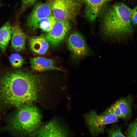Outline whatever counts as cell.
Returning <instances> with one entry per match:
<instances>
[{"mask_svg":"<svg viewBox=\"0 0 137 137\" xmlns=\"http://www.w3.org/2000/svg\"><path fill=\"white\" fill-rule=\"evenodd\" d=\"M131 20L132 25L137 26V5L131 9Z\"/></svg>","mask_w":137,"mask_h":137,"instance_id":"ffe728a7","label":"cell"},{"mask_svg":"<svg viewBox=\"0 0 137 137\" xmlns=\"http://www.w3.org/2000/svg\"><path fill=\"white\" fill-rule=\"evenodd\" d=\"M48 85L46 78L28 70L7 72L0 78V112L40 102Z\"/></svg>","mask_w":137,"mask_h":137,"instance_id":"6da1fadb","label":"cell"},{"mask_svg":"<svg viewBox=\"0 0 137 137\" xmlns=\"http://www.w3.org/2000/svg\"><path fill=\"white\" fill-rule=\"evenodd\" d=\"M131 9L123 3L109 6L106 5L100 14L105 35L121 43L131 40L134 33L131 20Z\"/></svg>","mask_w":137,"mask_h":137,"instance_id":"7a4b0ae2","label":"cell"},{"mask_svg":"<svg viewBox=\"0 0 137 137\" xmlns=\"http://www.w3.org/2000/svg\"><path fill=\"white\" fill-rule=\"evenodd\" d=\"M29 43L31 50L40 55L45 53L49 47L48 41L42 36L31 38Z\"/></svg>","mask_w":137,"mask_h":137,"instance_id":"4fadbf2b","label":"cell"},{"mask_svg":"<svg viewBox=\"0 0 137 137\" xmlns=\"http://www.w3.org/2000/svg\"><path fill=\"white\" fill-rule=\"evenodd\" d=\"M67 43V48L74 61H78L90 53V49L83 36L78 31H74L70 34Z\"/></svg>","mask_w":137,"mask_h":137,"instance_id":"8992f818","label":"cell"},{"mask_svg":"<svg viewBox=\"0 0 137 137\" xmlns=\"http://www.w3.org/2000/svg\"><path fill=\"white\" fill-rule=\"evenodd\" d=\"M126 133L129 137H137V116L133 122L128 124Z\"/></svg>","mask_w":137,"mask_h":137,"instance_id":"d6986e66","label":"cell"},{"mask_svg":"<svg viewBox=\"0 0 137 137\" xmlns=\"http://www.w3.org/2000/svg\"><path fill=\"white\" fill-rule=\"evenodd\" d=\"M82 0L85 5V16L90 21L93 22L107 3L116 0Z\"/></svg>","mask_w":137,"mask_h":137,"instance_id":"30bf717a","label":"cell"},{"mask_svg":"<svg viewBox=\"0 0 137 137\" xmlns=\"http://www.w3.org/2000/svg\"><path fill=\"white\" fill-rule=\"evenodd\" d=\"M9 60L11 66L14 68L21 67L24 62V59L22 57L17 53H13L11 55Z\"/></svg>","mask_w":137,"mask_h":137,"instance_id":"e0dca14e","label":"cell"},{"mask_svg":"<svg viewBox=\"0 0 137 137\" xmlns=\"http://www.w3.org/2000/svg\"><path fill=\"white\" fill-rule=\"evenodd\" d=\"M35 137H69L64 126L54 119L41 125Z\"/></svg>","mask_w":137,"mask_h":137,"instance_id":"ba28073f","label":"cell"},{"mask_svg":"<svg viewBox=\"0 0 137 137\" xmlns=\"http://www.w3.org/2000/svg\"><path fill=\"white\" fill-rule=\"evenodd\" d=\"M72 26L70 22L57 20L50 31L44 37L52 46L56 47L64 39Z\"/></svg>","mask_w":137,"mask_h":137,"instance_id":"52a82bcc","label":"cell"},{"mask_svg":"<svg viewBox=\"0 0 137 137\" xmlns=\"http://www.w3.org/2000/svg\"><path fill=\"white\" fill-rule=\"evenodd\" d=\"M109 137H129L124 135L121 128L118 126L113 125L107 130Z\"/></svg>","mask_w":137,"mask_h":137,"instance_id":"ac0fdd59","label":"cell"},{"mask_svg":"<svg viewBox=\"0 0 137 137\" xmlns=\"http://www.w3.org/2000/svg\"><path fill=\"white\" fill-rule=\"evenodd\" d=\"M0 130L15 137H35L40 126L42 115L33 105L17 109Z\"/></svg>","mask_w":137,"mask_h":137,"instance_id":"3957f363","label":"cell"},{"mask_svg":"<svg viewBox=\"0 0 137 137\" xmlns=\"http://www.w3.org/2000/svg\"><path fill=\"white\" fill-rule=\"evenodd\" d=\"M57 21L55 17L52 15L41 20L38 23L37 28L48 32L50 31Z\"/></svg>","mask_w":137,"mask_h":137,"instance_id":"2e32d148","label":"cell"},{"mask_svg":"<svg viewBox=\"0 0 137 137\" xmlns=\"http://www.w3.org/2000/svg\"><path fill=\"white\" fill-rule=\"evenodd\" d=\"M30 62L31 68L36 71L62 70L56 66L55 61L53 59L41 57H32L30 59Z\"/></svg>","mask_w":137,"mask_h":137,"instance_id":"8fae6325","label":"cell"},{"mask_svg":"<svg viewBox=\"0 0 137 137\" xmlns=\"http://www.w3.org/2000/svg\"><path fill=\"white\" fill-rule=\"evenodd\" d=\"M52 15L50 7L47 2L39 3L35 6L28 16L27 25L30 28L35 30L41 20Z\"/></svg>","mask_w":137,"mask_h":137,"instance_id":"9c48e42d","label":"cell"},{"mask_svg":"<svg viewBox=\"0 0 137 137\" xmlns=\"http://www.w3.org/2000/svg\"><path fill=\"white\" fill-rule=\"evenodd\" d=\"M47 2L57 20L74 23L83 3L82 0H47Z\"/></svg>","mask_w":137,"mask_h":137,"instance_id":"277c9868","label":"cell"},{"mask_svg":"<svg viewBox=\"0 0 137 137\" xmlns=\"http://www.w3.org/2000/svg\"><path fill=\"white\" fill-rule=\"evenodd\" d=\"M2 0H0V7L1 6L2 4Z\"/></svg>","mask_w":137,"mask_h":137,"instance_id":"7402d4cb","label":"cell"},{"mask_svg":"<svg viewBox=\"0 0 137 137\" xmlns=\"http://www.w3.org/2000/svg\"><path fill=\"white\" fill-rule=\"evenodd\" d=\"M12 28L10 22L8 21L0 28V49L3 52L6 49L11 39Z\"/></svg>","mask_w":137,"mask_h":137,"instance_id":"9a60e30c","label":"cell"},{"mask_svg":"<svg viewBox=\"0 0 137 137\" xmlns=\"http://www.w3.org/2000/svg\"><path fill=\"white\" fill-rule=\"evenodd\" d=\"M11 36L12 47L17 52L25 49L26 36L18 22L12 26Z\"/></svg>","mask_w":137,"mask_h":137,"instance_id":"7c38bea8","label":"cell"},{"mask_svg":"<svg viewBox=\"0 0 137 137\" xmlns=\"http://www.w3.org/2000/svg\"><path fill=\"white\" fill-rule=\"evenodd\" d=\"M133 98L131 95L121 98L116 102L121 112L122 118L124 120L129 119L132 114V106Z\"/></svg>","mask_w":137,"mask_h":137,"instance_id":"5bb4252c","label":"cell"},{"mask_svg":"<svg viewBox=\"0 0 137 137\" xmlns=\"http://www.w3.org/2000/svg\"><path fill=\"white\" fill-rule=\"evenodd\" d=\"M84 117L90 132L94 136L103 133L106 125L117 122L119 118L113 113L99 115L94 110L84 114Z\"/></svg>","mask_w":137,"mask_h":137,"instance_id":"5b68a950","label":"cell"},{"mask_svg":"<svg viewBox=\"0 0 137 137\" xmlns=\"http://www.w3.org/2000/svg\"><path fill=\"white\" fill-rule=\"evenodd\" d=\"M23 10L25 9L33 4L37 0H21Z\"/></svg>","mask_w":137,"mask_h":137,"instance_id":"44dd1931","label":"cell"}]
</instances>
